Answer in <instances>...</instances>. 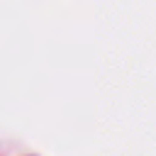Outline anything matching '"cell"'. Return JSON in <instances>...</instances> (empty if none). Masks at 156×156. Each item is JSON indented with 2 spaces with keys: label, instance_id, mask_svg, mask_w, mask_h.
Listing matches in <instances>:
<instances>
[]
</instances>
